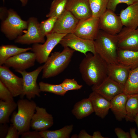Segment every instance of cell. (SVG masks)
I'll use <instances>...</instances> for the list:
<instances>
[{
    "mask_svg": "<svg viewBox=\"0 0 138 138\" xmlns=\"http://www.w3.org/2000/svg\"><path fill=\"white\" fill-rule=\"evenodd\" d=\"M66 34L51 32L46 36V40L43 44H33L31 50L35 54L37 61L40 64L45 63L53 49Z\"/></svg>",
    "mask_w": 138,
    "mask_h": 138,
    "instance_id": "cell-6",
    "label": "cell"
},
{
    "mask_svg": "<svg viewBox=\"0 0 138 138\" xmlns=\"http://www.w3.org/2000/svg\"><path fill=\"white\" fill-rule=\"evenodd\" d=\"M126 115L125 118L127 121H134L138 113V93L128 95L126 103Z\"/></svg>",
    "mask_w": 138,
    "mask_h": 138,
    "instance_id": "cell-26",
    "label": "cell"
},
{
    "mask_svg": "<svg viewBox=\"0 0 138 138\" xmlns=\"http://www.w3.org/2000/svg\"><path fill=\"white\" fill-rule=\"evenodd\" d=\"M114 132L119 138H131L129 133L125 132L120 128H116L114 129Z\"/></svg>",
    "mask_w": 138,
    "mask_h": 138,
    "instance_id": "cell-39",
    "label": "cell"
},
{
    "mask_svg": "<svg viewBox=\"0 0 138 138\" xmlns=\"http://www.w3.org/2000/svg\"><path fill=\"white\" fill-rule=\"evenodd\" d=\"M71 137L72 138H78V135L76 134L73 135Z\"/></svg>",
    "mask_w": 138,
    "mask_h": 138,
    "instance_id": "cell-45",
    "label": "cell"
},
{
    "mask_svg": "<svg viewBox=\"0 0 138 138\" xmlns=\"http://www.w3.org/2000/svg\"><path fill=\"white\" fill-rule=\"evenodd\" d=\"M71 111L78 119H82L94 112L91 103L89 98H84L76 103Z\"/></svg>",
    "mask_w": 138,
    "mask_h": 138,
    "instance_id": "cell-24",
    "label": "cell"
},
{
    "mask_svg": "<svg viewBox=\"0 0 138 138\" xmlns=\"http://www.w3.org/2000/svg\"><path fill=\"white\" fill-rule=\"evenodd\" d=\"M93 17L99 18L107 9L109 0H88Z\"/></svg>",
    "mask_w": 138,
    "mask_h": 138,
    "instance_id": "cell-30",
    "label": "cell"
},
{
    "mask_svg": "<svg viewBox=\"0 0 138 138\" xmlns=\"http://www.w3.org/2000/svg\"><path fill=\"white\" fill-rule=\"evenodd\" d=\"M20 1L22 5L23 6H25L27 4L28 0H18ZM3 1H4V0H3Z\"/></svg>",
    "mask_w": 138,
    "mask_h": 138,
    "instance_id": "cell-43",
    "label": "cell"
},
{
    "mask_svg": "<svg viewBox=\"0 0 138 138\" xmlns=\"http://www.w3.org/2000/svg\"><path fill=\"white\" fill-rule=\"evenodd\" d=\"M79 20L65 9L57 18L51 32L65 34L73 33Z\"/></svg>",
    "mask_w": 138,
    "mask_h": 138,
    "instance_id": "cell-15",
    "label": "cell"
},
{
    "mask_svg": "<svg viewBox=\"0 0 138 138\" xmlns=\"http://www.w3.org/2000/svg\"><path fill=\"white\" fill-rule=\"evenodd\" d=\"M123 25L121 18L113 11L107 9L99 18L100 30L112 35L118 34Z\"/></svg>",
    "mask_w": 138,
    "mask_h": 138,
    "instance_id": "cell-12",
    "label": "cell"
},
{
    "mask_svg": "<svg viewBox=\"0 0 138 138\" xmlns=\"http://www.w3.org/2000/svg\"><path fill=\"white\" fill-rule=\"evenodd\" d=\"M108 64L97 53H88L79 65L83 79L89 86L99 85L108 76Z\"/></svg>",
    "mask_w": 138,
    "mask_h": 138,
    "instance_id": "cell-1",
    "label": "cell"
},
{
    "mask_svg": "<svg viewBox=\"0 0 138 138\" xmlns=\"http://www.w3.org/2000/svg\"><path fill=\"white\" fill-rule=\"evenodd\" d=\"M117 36L118 49L138 51V27L132 29L125 27Z\"/></svg>",
    "mask_w": 138,
    "mask_h": 138,
    "instance_id": "cell-13",
    "label": "cell"
},
{
    "mask_svg": "<svg viewBox=\"0 0 138 138\" xmlns=\"http://www.w3.org/2000/svg\"><path fill=\"white\" fill-rule=\"evenodd\" d=\"M134 121H135L136 124L138 129V113L135 116L134 120Z\"/></svg>",
    "mask_w": 138,
    "mask_h": 138,
    "instance_id": "cell-44",
    "label": "cell"
},
{
    "mask_svg": "<svg viewBox=\"0 0 138 138\" xmlns=\"http://www.w3.org/2000/svg\"><path fill=\"white\" fill-rule=\"evenodd\" d=\"M124 87L107 76L99 85L92 86L91 89L93 91L110 101L117 95L124 92Z\"/></svg>",
    "mask_w": 138,
    "mask_h": 138,
    "instance_id": "cell-14",
    "label": "cell"
},
{
    "mask_svg": "<svg viewBox=\"0 0 138 138\" xmlns=\"http://www.w3.org/2000/svg\"><path fill=\"white\" fill-rule=\"evenodd\" d=\"M95 49L108 64H118L117 34L112 35L99 30L94 40Z\"/></svg>",
    "mask_w": 138,
    "mask_h": 138,
    "instance_id": "cell-2",
    "label": "cell"
},
{
    "mask_svg": "<svg viewBox=\"0 0 138 138\" xmlns=\"http://www.w3.org/2000/svg\"><path fill=\"white\" fill-rule=\"evenodd\" d=\"M68 0H53L52 2L47 17H59L65 10Z\"/></svg>",
    "mask_w": 138,
    "mask_h": 138,
    "instance_id": "cell-31",
    "label": "cell"
},
{
    "mask_svg": "<svg viewBox=\"0 0 138 138\" xmlns=\"http://www.w3.org/2000/svg\"><path fill=\"white\" fill-rule=\"evenodd\" d=\"M22 138H42L39 132L35 130L27 131L21 135Z\"/></svg>",
    "mask_w": 138,
    "mask_h": 138,
    "instance_id": "cell-38",
    "label": "cell"
},
{
    "mask_svg": "<svg viewBox=\"0 0 138 138\" xmlns=\"http://www.w3.org/2000/svg\"><path fill=\"white\" fill-rule=\"evenodd\" d=\"M92 138H107L108 137H105L102 136L100 132L99 131L94 132L92 135Z\"/></svg>",
    "mask_w": 138,
    "mask_h": 138,
    "instance_id": "cell-42",
    "label": "cell"
},
{
    "mask_svg": "<svg viewBox=\"0 0 138 138\" xmlns=\"http://www.w3.org/2000/svg\"><path fill=\"white\" fill-rule=\"evenodd\" d=\"M60 84L64 90L66 92L69 90L80 89L83 87L82 85L79 84L74 78L65 79Z\"/></svg>",
    "mask_w": 138,
    "mask_h": 138,
    "instance_id": "cell-34",
    "label": "cell"
},
{
    "mask_svg": "<svg viewBox=\"0 0 138 138\" xmlns=\"http://www.w3.org/2000/svg\"><path fill=\"white\" fill-rule=\"evenodd\" d=\"M43 67V65L40 66L30 72H27L26 70L17 72L20 74L22 76L23 89L22 94L21 95V97H23L25 96L28 99L31 100L36 96H40L41 91L37 81Z\"/></svg>",
    "mask_w": 138,
    "mask_h": 138,
    "instance_id": "cell-7",
    "label": "cell"
},
{
    "mask_svg": "<svg viewBox=\"0 0 138 138\" xmlns=\"http://www.w3.org/2000/svg\"><path fill=\"white\" fill-rule=\"evenodd\" d=\"M138 1V0H109L107 9L115 12L118 4L125 3L128 6Z\"/></svg>",
    "mask_w": 138,
    "mask_h": 138,
    "instance_id": "cell-36",
    "label": "cell"
},
{
    "mask_svg": "<svg viewBox=\"0 0 138 138\" xmlns=\"http://www.w3.org/2000/svg\"><path fill=\"white\" fill-rule=\"evenodd\" d=\"M118 63L128 67L130 70L138 66V51L118 49Z\"/></svg>",
    "mask_w": 138,
    "mask_h": 138,
    "instance_id": "cell-23",
    "label": "cell"
},
{
    "mask_svg": "<svg viewBox=\"0 0 138 138\" xmlns=\"http://www.w3.org/2000/svg\"><path fill=\"white\" fill-rule=\"evenodd\" d=\"M39 85L41 92H49L61 96H64L66 93L64 90L61 84H52L41 82Z\"/></svg>",
    "mask_w": 138,
    "mask_h": 138,
    "instance_id": "cell-32",
    "label": "cell"
},
{
    "mask_svg": "<svg viewBox=\"0 0 138 138\" xmlns=\"http://www.w3.org/2000/svg\"><path fill=\"white\" fill-rule=\"evenodd\" d=\"M17 103L18 111L13 114L11 121L20 135L29 131L31 120L37 106L34 101L28 99H20Z\"/></svg>",
    "mask_w": 138,
    "mask_h": 138,
    "instance_id": "cell-4",
    "label": "cell"
},
{
    "mask_svg": "<svg viewBox=\"0 0 138 138\" xmlns=\"http://www.w3.org/2000/svg\"><path fill=\"white\" fill-rule=\"evenodd\" d=\"M75 51L66 47L61 52L52 53L43 65L42 78L53 77L63 72L68 65Z\"/></svg>",
    "mask_w": 138,
    "mask_h": 138,
    "instance_id": "cell-3",
    "label": "cell"
},
{
    "mask_svg": "<svg viewBox=\"0 0 138 138\" xmlns=\"http://www.w3.org/2000/svg\"><path fill=\"white\" fill-rule=\"evenodd\" d=\"M0 80L10 91L14 97L22 94V78L15 75L4 65L0 66Z\"/></svg>",
    "mask_w": 138,
    "mask_h": 138,
    "instance_id": "cell-10",
    "label": "cell"
},
{
    "mask_svg": "<svg viewBox=\"0 0 138 138\" xmlns=\"http://www.w3.org/2000/svg\"><path fill=\"white\" fill-rule=\"evenodd\" d=\"M73 125L72 124L64 126L59 130L49 131L47 130L39 133L42 138H69L72 131Z\"/></svg>",
    "mask_w": 138,
    "mask_h": 138,
    "instance_id": "cell-28",
    "label": "cell"
},
{
    "mask_svg": "<svg viewBox=\"0 0 138 138\" xmlns=\"http://www.w3.org/2000/svg\"><path fill=\"white\" fill-rule=\"evenodd\" d=\"M31 47L20 48L13 45H3L0 47V65H4L10 57L18 54L31 50Z\"/></svg>",
    "mask_w": 138,
    "mask_h": 138,
    "instance_id": "cell-25",
    "label": "cell"
},
{
    "mask_svg": "<svg viewBox=\"0 0 138 138\" xmlns=\"http://www.w3.org/2000/svg\"><path fill=\"white\" fill-rule=\"evenodd\" d=\"M57 18L56 16L50 17L40 23V30L45 37L52 32Z\"/></svg>",
    "mask_w": 138,
    "mask_h": 138,
    "instance_id": "cell-33",
    "label": "cell"
},
{
    "mask_svg": "<svg viewBox=\"0 0 138 138\" xmlns=\"http://www.w3.org/2000/svg\"><path fill=\"white\" fill-rule=\"evenodd\" d=\"M119 16L123 26L132 29L138 27V1L120 12Z\"/></svg>",
    "mask_w": 138,
    "mask_h": 138,
    "instance_id": "cell-19",
    "label": "cell"
},
{
    "mask_svg": "<svg viewBox=\"0 0 138 138\" xmlns=\"http://www.w3.org/2000/svg\"><path fill=\"white\" fill-rule=\"evenodd\" d=\"M36 111L30 123V127L32 129L41 131L47 130L53 125V116L47 112L45 108L37 106Z\"/></svg>",
    "mask_w": 138,
    "mask_h": 138,
    "instance_id": "cell-17",
    "label": "cell"
},
{
    "mask_svg": "<svg viewBox=\"0 0 138 138\" xmlns=\"http://www.w3.org/2000/svg\"><path fill=\"white\" fill-rule=\"evenodd\" d=\"M124 92L128 95L138 93V66L130 71Z\"/></svg>",
    "mask_w": 138,
    "mask_h": 138,
    "instance_id": "cell-27",
    "label": "cell"
},
{
    "mask_svg": "<svg viewBox=\"0 0 138 138\" xmlns=\"http://www.w3.org/2000/svg\"><path fill=\"white\" fill-rule=\"evenodd\" d=\"M17 104L14 101H0V123L5 124L9 121V118L16 109Z\"/></svg>",
    "mask_w": 138,
    "mask_h": 138,
    "instance_id": "cell-29",
    "label": "cell"
},
{
    "mask_svg": "<svg viewBox=\"0 0 138 138\" xmlns=\"http://www.w3.org/2000/svg\"><path fill=\"white\" fill-rule=\"evenodd\" d=\"M88 98L91 101L95 114L102 119L104 118L111 107L110 101L93 91L89 94Z\"/></svg>",
    "mask_w": 138,
    "mask_h": 138,
    "instance_id": "cell-20",
    "label": "cell"
},
{
    "mask_svg": "<svg viewBox=\"0 0 138 138\" xmlns=\"http://www.w3.org/2000/svg\"><path fill=\"white\" fill-rule=\"evenodd\" d=\"M13 96L11 92L0 80V99L5 101H14Z\"/></svg>",
    "mask_w": 138,
    "mask_h": 138,
    "instance_id": "cell-35",
    "label": "cell"
},
{
    "mask_svg": "<svg viewBox=\"0 0 138 138\" xmlns=\"http://www.w3.org/2000/svg\"><path fill=\"white\" fill-rule=\"evenodd\" d=\"M78 138H92V136L88 133L85 130L83 129L78 135Z\"/></svg>",
    "mask_w": 138,
    "mask_h": 138,
    "instance_id": "cell-40",
    "label": "cell"
},
{
    "mask_svg": "<svg viewBox=\"0 0 138 138\" xmlns=\"http://www.w3.org/2000/svg\"><path fill=\"white\" fill-rule=\"evenodd\" d=\"M136 130V128H132L130 129V134L131 138H138V135L135 133Z\"/></svg>",
    "mask_w": 138,
    "mask_h": 138,
    "instance_id": "cell-41",
    "label": "cell"
},
{
    "mask_svg": "<svg viewBox=\"0 0 138 138\" xmlns=\"http://www.w3.org/2000/svg\"><path fill=\"white\" fill-rule=\"evenodd\" d=\"M99 18L93 16L79 20L73 33L81 38L94 40L99 29Z\"/></svg>",
    "mask_w": 138,
    "mask_h": 138,
    "instance_id": "cell-11",
    "label": "cell"
},
{
    "mask_svg": "<svg viewBox=\"0 0 138 138\" xmlns=\"http://www.w3.org/2000/svg\"><path fill=\"white\" fill-rule=\"evenodd\" d=\"M36 60V56L34 53L26 52L10 57L4 65L8 67H12L17 72L25 70L33 66Z\"/></svg>",
    "mask_w": 138,
    "mask_h": 138,
    "instance_id": "cell-16",
    "label": "cell"
},
{
    "mask_svg": "<svg viewBox=\"0 0 138 138\" xmlns=\"http://www.w3.org/2000/svg\"><path fill=\"white\" fill-rule=\"evenodd\" d=\"M27 21V30L24 32V34L18 36L15 40V42L26 44L44 43L45 41V36L41 31L40 23L37 18L30 17Z\"/></svg>",
    "mask_w": 138,
    "mask_h": 138,
    "instance_id": "cell-8",
    "label": "cell"
},
{
    "mask_svg": "<svg viewBox=\"0 0 138 138\" xmlns=\"http://www.w3.org/2000/svg\"><path fill=\"white\" fill-rule=\"evenodd\" d=\"M20 135L17 128L12 124L8 128L5 138H18Z\"/></svg>",
    "mask_w": 138,
    "mask_h": 138,
    "instance_id": "cell-37",
    "label": "cell"
},
{
    "mask_svg": "<svg viewBox=\"0 0 138 138\" xmlns=\"http://www.w3.org/2000/svg\"><path fill=\"white\" fill-rule=\"evenodd\" d=\"M7 13V17L1 23V30L9 40H15L27 29V21L22 20L13 9H9Z\"/></svg>",
    "mask_w": 138,
    "mask_h": 138,
    "instance_id": "cell-5",
    "label": "cell"
},
{
    "mask_svg": "<svg viewBox=\"0 0 138 138\" xmlns=\"http://www.w3.org/2000/svg\"><path fill=\"white\" fill-rule=\"evenodd\" d=\"M130 70L127 66L119 63L108 64L107 76L124 86Z\"/></svg>",
    "mask_w": 138,
    "mask_h": 138,
    "instance_id": "cell-21",
    "label": "cell"
},
{
    "mask_svg": "<svg viewBox=\"0 0 138 138\" xmlns=\"http://www.w3.org/2000/svg\"><path fill=\"white\" fill-rule=\"evenodd\" d=\"M65 9L79 20L92 16V13L88 0H68Z\"/></svg>",
    "mask_w": 138,
    "mask_h": 138,
    "instance_id": "cell-18",
    "label": "cell"
},
{
    "mask_svg": "<svg viewBox=\"0 0 138 138\" xmlns=\"http://www.w3.org/2000/svg\"><path fill=\"white\" fill-rule=\"evenodd\" d=\"M59 43L64 48L69 47L84 54L85 55L88 52L93 54L96 53L94 40L81 38L73 33L66 34L62 39Z\"/></svg>",
    "mask_w": 138,
    "mask_h": 138,
    "instance_id": "cell-9",
    "label": "cell"
},
{
    "mask_svg": "<svg viewBox=\"0 0 138 138\" xmlns=\"http://www.w3.org/2000/svg\"><path fill=\"white\" fill-rule=\"evenodd\" d=\"M128 95L123 92L117 95L110 101V109L118 121H122L126 117V103Z\"/></svg>",
    "mask_w": 138,
    "mask_h": 138,
    "instance_id": "cell-22",
    "label": "cell"
}]
</instances>
